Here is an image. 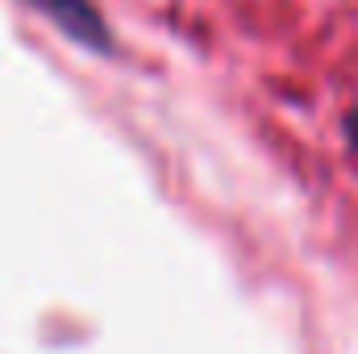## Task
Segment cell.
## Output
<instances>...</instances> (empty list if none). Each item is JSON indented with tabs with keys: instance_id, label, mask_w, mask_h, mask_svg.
<instances>
[{
	"instance_id": "1",
	"label": "cell",
	"mask_w": 358,
	"mask_h": 354,
	"mask_svg": "<svg viewBox=\"0 0 358 354\" xmlns=\"http://www.w3.org/2000/svg\"><path fill=\"white\" fill-rule=\"evenodd\" d=\"M34 13H42L46 21L59 25L63 38H71L76 46L96 50V55H113V34L108 21L100 17V8L92 0H25Z\"/></svg>"
},
{
	"instance_id": "2",
	"label": "cell",
	"mask_w": 358,
	"mask_h": 354,
	"mask_svg": "<svg viewBox=\"0 0 358 354\" xmlns=\"http://www.w3.org/2000/svg\"><path fill=\"white\" fill-rule=\"evenodd\" d=\"M342 134H346V142L358 150V108H350V113H346V121H342Z\"/></svg>"
}]
</instances>
